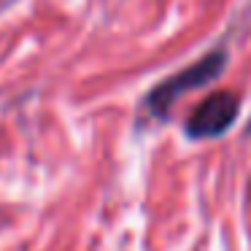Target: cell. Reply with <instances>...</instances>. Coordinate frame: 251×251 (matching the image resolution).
Returning <instances> with one entry per match:
<instances>
[{
  "label": "cell",
  "mask_w": 251,
  "mask_h": 251,
  "mask_svg": "<svg viewBox=\"0 0 251 251\" xmlns=\"http://www.w3.org/2000/svg\"><path fill=\"white\" fill-rule=\"evenodd\" d=\"M224 62H227L224 51H213V54L202 57L200 62L189 65L186 71L170 76L168 81H162L157 89H151V95H149V100H146L149 111H151L154 116H165L170 111V105H173L184 92H192V89H197V87H205L208 81L219 78V73L224 71Z\"/></svg>",
  "instance_id": "obj_1"
},
{
  "label": "cell",
  "mask_w": 251,
  "mask_h": 251,
  "mask_svg": "<svg viewBox=\"0 0 251 251\" xmlns=\"http://www.w3.org/2000/svg\"><path fill=\"white\" fill-rule=\"evenodd\" d=\"M238 111L240 100L235 92H213L189 116L186 132H189V138H216L224 130H229V125L238 119Z\"/></svg>",
  "instance_id": "obj_2"
}]
</instances>
